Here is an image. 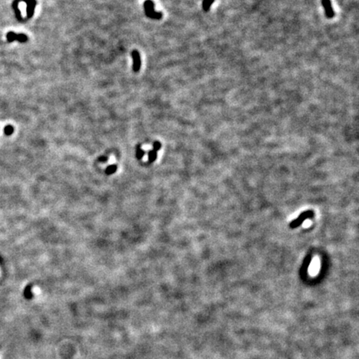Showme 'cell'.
I'll return each instance as SVG.
<instances>
[{
    "label": "cell",
    "instance_id": "obj_1",
    "mask_svg": "<svg viewBox=\"0 0 359 359\" xmlns=\"http://www.w3.org/2000/svg\"><path fill=\"white\" fill-rule=\"evenodd\" d=\"M144 9L146 15L152 19H161L162 17V13L161 12H156L154 9V2L151 0H146L144 2Z\"/></svg>",
    "mask_w": 359,
    "mask_h": 359
},
{
    "label": "cell",
    "instance_id": "obj_2",
    "mask_svg": "<svg viewBox=\"0 0 359 359\" xmlns=\"http://www.w3.org/2000/svg\"><path fill=\"white\" fill-rule=\"evenodd\" d=\"M313 216H314V212L313 211H304V212H303L301 215H299V216H298L297 219H295L294 221H292V222L289 224V227L291 229L297 228V227H298L299 226H301L306 220L313 218Z\"/></svg>",
    "mask_w": 359,
    "mask_h": 359
},
{
    "label": "cell",
    "instance_id": "obj_3",
    "mask_svg": "<svg viewBox=\"0 0 359 359\" xmlns=\"http://www.w3.org/2000/svg\"><path fill=\"white\" fill-rule=\"evenodd\" d=\"M6 37H7V40L8 42L17 41L21 43H24V42H27V40H28V37L24 33H16L14 32H12V31L7 32Z\"/></svg>",
    "mask_w": 359,
    "mask_h": 359
},
{
    "label": "cell",
    "instance_id": "obj_4",
    "mask_svg": "<svg viewBox=\"0 0 359 359\" xmlns=\"http://www.w3.org/2000/svg\"><path fill=\"white\" fill-rule=\"evenodd\" d=\"M17 2H24L27 3V18H31L34 14L35 7H36V4H37V1L36 0H16Z\"/></svg>",
    "mask_w": 359,
    "mask_h": 359
},
{
    "label": "cell",
    "instance_id": "obj_5",
    "mask_svg": "<svg viewBox=\"0 0 359 359\" xmlns=\"http://www.w3.org/2000/svg\"><path fill=\"white\" fill-rule=\"evenodd\" d=\"M131 57H132V59H133V67H132L133 71L135 72H138L139 71H140V69H141V61L140 53H139V52L137 50H133V51L131 52Z\"/></svg>",
    "mask_w": 359,
    "mask_h": 359
},
{
    "label": "cell",
    "instance_id": "obj_6",
    "mask_svg": "<svg viewBox=\"0 0 359 359\" xmlns=\"http://www.w3.org/2000/svg\"><path fill=\"white\" fill-rule=\"evenodd\" d=\"M322 5L324 8L325 14L327 18H332L335 16L334 10L332 8L330 0H322Z\"/></svg>",
    "mask_w": 359,
    "mask_h": 359
},
{
    "label": "cell",
    "instance_id": "obj_7",
    "mask_svg": "<svg viewBox=\"0 0 359 359\" xmlns=\"http://www.w3.org/2000/svg\"><path fill=\"white\" fill-rule=\"evenodd\" d=\"M12 8H13V10H14L15 12V16H16V17H17V19L18 20V21H22V16H21V11H20V9L18 8V2L15 0L14 2H12Z\"/></svg>",
    "mask_w": 359,
    "mask_h": 359
},
{
    "label": "cell",
    "instance_id": "obj_8",
    "mask_svg": "<svg viewBox=\"0 0 359 359\" xmlns=\"http://www.w3.org/2000/svg\"><path fill=\"white\" fill-rule=\"evenodd\" d=\"M31 289H32V284H28L24 289V297L28 300L32 299V297H33V294H32Z\"/></svg>",
    "mask_w": 359,
    "mask_h": 359
},
{
    "label": "cell",
    "instance_id": "obj_9",
    "mask_svg": "<svg viewBox=\"0 0 359 359\" xmlns=\"http://www.w3.org/2000/svg\"><path fill=\"white\" fill-rule=\"evenodd\" d=\"M214 2H215V0H203L202 7H203L204 11L208 12L210 8H211V6L214 3Z\"/></svg>",
    "mask_w": 359,
    "mask_h": 359
},
{
    "label": "cell",
    "instance_id": "obj_10",
    "mask_svg": "<svg viewBox=\"0 0 359 359\" xmlns=\"http://www.w3.org/2000/svg\"><path fill=\"white\" fill-rule=\"evenodd\" d=\"M156 157H157V151H154V150L148 151L149 162H154L156 161Z\"/></svg>",
    "mask_w": 359,
    "mask_h": 359
},
{
    "label": "cell",
    "instance_id": "obj_11",
    "mask_svg": "<svg viewBox=\"0 0 359 359\" xmlns=\"http://www.w3.org/2000/svg\"><path fill=\"white\" fill-rule=\"evenodd\" d=\"M117 170V165H110L109 166H107V168L106 169V174L107 175H112L114 174Z\"/></svg>",
    "mask_w": 359,
    "mask_h": 359
},
{
    "label": "cell",
    "instance_id": "obj_12",
    "mask_svg": "<svg viewBox=\"0 0 359 359\" xmlns=\"http://www.w3.org/2000/svg\"><path fill=\"white\" fill-rule=\"evenodd\" d=\"M145 153H146L145 151H143V150L141 148V145H138V146H136V158L140 160V159H141L143 157Z\"/></svg>",
    "mask_w": 359,
    "mask_h": 359
},
{
    "label": "cell",
    "instance_id": "obj_13",
    "mask_svg": "<svg viewBox=\"0 0 359 359\" xmlns=\"http://www.w3.org/2000/svg\"><path fill=\"white\" fill-rule=\"evenodd\" d=\"M3 131H4V134L6 136H11L13 133V131H14V128L11 125H7V126H5Z\"/></svg>",
    "mask_w": 359,
    "mask_h": 359
},
{
    "label": "cell",
    "instance_id": "obj_14",
    "mask_svg": "<svg viewBox=\"0 0 359 359\" xmlns=\"http://www.w3.org/2000/svg\"><path fill=\"white\" fill-rule=\"evenodd\" d=\"M161 148V143L160 141H155L153 143V150L156 151H158Z\"/></svg>",
    "mask_w": 359,
    "mask_h": 359
},
{
    "label": "cell",
    "instance_id": "obj_15",
    "mask_svg": "<svg viewBox=\"0 0 359 359\" xmlns=\"http://www.w3.org/2000/svg\"><path fill=\"white\" fill-rule=\"evenodd\" d=\"M107 156H101V157H99V159H98V161H101V162H107Z\"/></svg>",
    "mask_w": 359,
    "mask_h": 359
}]
</instances>
